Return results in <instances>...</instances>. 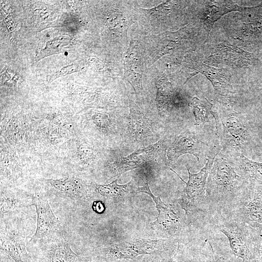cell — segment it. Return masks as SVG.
Wrapping results in <instances>:
<instances>
[{
  "mask_svg": "<svg viewBox=\"0 0 262 262\" xmlns=\"http://www.w3.org/2000/svg\"><path fill=\"white\" fill-rule=\"evenodd\" d=\"M219 215L217 228L227 237L234 258L241 259V262L257 261L261 231L243 222Z\"/></svg>",
  "mask_w": 262,
  "mask_h": 262,
  "instance_id": "obj_4",
  "label": "cell"
},
{
  "mask_svg": "<svg viewBox=\"0 0 262 262\" xmlns=\"http://www.w3.org/2000/svg\"><path fill=\"white\" fill-rule=\"evenodd\" d=\"M37 244L39 248L35 262H85L72 250L63 232Z\"/></svg>",
  "mask_w": 262,
  "mask_h": 262,
  "instance_id": "obj_9",
  "label": "cell"
},
{
  "mask_svg": "<svg viewBox=\"0 0 262 262\" xmlns=\"http://www.w3.org/2000/svg\"><path fill=\"white\" fill-rule=\"evenodd\" d=\"M242 7L229 1H217L210 5L206 15L205 23L210 29L213 23L224 14L232 11H241Z\"/></svg>",
  "mask_w": 262,
  "mask_h": 262,
  "instance_id": "obj_19",
  "label": "cell"
},
{
  "mask_svg": "<svg viewBox=\"0 0 262 262\" xmlns=\"http://www.w3.org/2000/svg\"><path fill=\"white\" fill-rule=\"evenodd\" d=\"M247 182L231 158L221 150L216 155L207 178L206 198L208 210L222 214Z\"/></svg>",
  "mask_w": 262,
  "mask_h": 262,
  "instance_id": "obj_1",
  "label": "cell"
},
{
  "mask_svg": "<svg viewBox=\"0 0 262 262\" xmlns=\"http://www.w3.org/2000/svg\"><path fill=\"white\" fill-rule=\"evenodd\" d=\"M253 262H258L257 261H254Z\"/></svg>",
  "mask_w": 262,
  "mask_h": 262,
  "instance_id": "obj_32",
  "label": "cell"
},
{
  "mask_svg": "<svg viewBox=\"0 0 262 262\" xmlns=\"http://www.w3.org/2000/svg\"><path fill=\"white\" fill-rule=\"evenodd\" d=\"M183 29L175 32L164 33L161 35L160 41L158 42L154 62L163 55L169 53L171 51L179 49L181 45Z\"/></svg>",
  "mask_w": 262,
  "mask_h": 262,
  "instance_id": "obj_18",
  "label": "cell"
},
{
  "mask_svg": "<svg viewBox=\"0 0 262 262\" xmlns=\"http://www.w3.org/2000/svg\"><path fill=\"white\" fill-rule=\"evenodd\" d=\"M174 262H227L225 259L217 254L209 241L193 256L185 260Z\"/></svg>",
  "mask_w": 262,
  "mask_h": 262,
  "instance_id": "obj_23",
  "label": "cell"
},
{
  "mask_svg": "<svg viewBox=\"0 0 262 262\" xmlns=\"http://www.w3.org/2000/svg\"><path fill=\"white\" fill-rule=\"evenodd\" d=\"M93 211L98 213H102L105 210V206L101 201H94L92 206Z\"/></svg>",
  "mask_w": 262,
  "mask_h": 262,
  "instance_id": "obj_30",
  "label": "cell"
},
{
  "mask_svg": "<svg viewBox=\"0 0 262 262\" xmlns=\"http://www.w3.org/2000/svg\"><path fill=\"white\" fill-rule=\"evenodd\" d=\"M136 192L147 194L155 202L158 214L155 221L150 224L162 238L173 240L179 243V240L190 232L193 225L178 202L175 204H165L159 196L153 194L147 182L142 187H137Z\"/></svg>",
  "mask_w": 262,
  "mask_h": 262,
  "instance_id": "obj_3",
  "label": "cell"
},
{
  "mask_svg": "<svg viewBox=\"0 0 262 262\" xmlns=\"http://www.w3.org/2000/svg\"><path fill=\"white\" fill-rule=\"evenodd\" d=\"M223 151L230 156L243 154L251 137L240 115L228 111L213 112Z\"/></svg>",
  "mask_w": 262,
  "mask_h": 262,
  "instance_id": "obj_6",
  "label": "cell"
},
{
  "mask_svg": "<svg viewBox=\"0 0 262 262\" xmlns=\"http://www.w3.org/2000/svg\"><path fill=\"white\" fill-rule=\"evenodd\" d=\"M262 231V186L247 183L229 206L220 214Z\"/></svg>",
  "mask_w": 262,
  "mask_h": 262,
  "instance_id": "obj_7",
  "label": "cell"
},
{
  "mask_svg": "<svg viewBox=\"0 0 262 262\" xmlns=\"http://www.w3.org/2000/svg\"><path fill=\"white\" fill-rule=\"evenodd\" d=\"M96 192L101 196L114 200H120L136 193L137 187L132 180L125 184H118L117 179L105 184L94 183Z\"/></svg>",
  "mask_w": 262,
  "mask_h": 262,
  "instance_id": "obj_15",
  "label": "cell"
},
{
  "mask_svg": "<svg viewBox=\"0 0 262 262\" xmlns=\"http://www.w3.org/2000/svg\"><path fill=\"white\" fill-rule=\"evenodd\" d=\"M148 13L155 14V15H161L163 13H166L169 10L166 6V3H162L156 7L150 9H146Z\"/></svg>",
  "mask_w": 262,
  "mask_h": 262,
  "instance_id": "obj_29",
  "label": "cell"
},
{
  "mask_svg": "<svg viewBox=\"0 0 262 262\" xmlns=\"http://www.w3.org/2000/svg\"><path fill=\"white\" fill-rule=\"evenodd\" d=\"M124 79H125L132 86L136 95L143 90L142 75L135 71L131 66L124 65Z\"/></svg>",
  "mask_w": 262,
  "mask_h": 262,
  "instance_id": "obj_25",
  "label": "cell"
},
{
  "mask_svg": "<svg viewBox=\"0 0 262 262\" xmlns=\"http://www.w3.org/2000/svg\"><path fill=\"white\" fill-rule=\"evenodd\" d=\"M189 67L204 75L212 82L215 92L222 96H230L233 88L228 73L223 69L207 66L202 62H188Z\"/></svg>",
  "mask_w": 262,
  "mask_h": 262,
  "instance_id": "obj_12",
  "label": "cell"
},
{
  "mask_svg": "<svg viewBox=\"0 0 262 262\" xmlns=\"http://www.w3.org/2000/svg\"><path fill=\"white\" fill-rule=\"evenodd\" d=\"M32 205V202L25 200L19 196L10 192H0V210L1 214L17 211Z\"/></svg>",
  "mask_w": 262,
  "mask_h": 262,
  "instance_id": "obj_20",
  "label": "cell"
},
{
  "mask_svg": "<svg viewBox=\"0 0 262 262\" xmlns=\"http://www.w3.org/2000/svg\"><path fill=\"white\" fill-rule=\"evenodd\" d=\"M92 118L96 127L103 131H106L113 126L112 121L106 115L98 113L94 114Z\"/></svg>",
  "mask_w": 262,
  "mask_h": 262,
  "instance_id": "obj_27",
  "label": "cell"
},
{
  "mask_svg": "<svg viewBox=\"0 0 262 262\" xmlns=\"http://www.w3.org/2000/svg\"><path fill=\"white\" fill-rule=\"evenodd\" d=\"M156 102L159 112L163 113L168 109L173 98V87L166 79H162L157 82Z\"/></svg>",
  "mask_w": 262,
  "mask_h": 262,
  "instance_id": "obj_22",
  "label": "cell"
},
{
  "mask_svg": "<svg viewBox=\"0 0 262 262\" xmlns=\"http://www.w3.org/2000/svg\"><path fill=\"white\" fill-rule=\"evenodd\" d=\"M49 118V119L60 126L70 131L72 130V126L68 120L60 115L52 114Z\"/></svg>",
  "mask_w": 262,
  "mask_h": 262,
  "instance_id": "obj_28",
  "label": "cell"
},
{
  "mask_svg": "<svg viewBox=\"0 0 262 262\" xmlns=\"http://www.w3.org/2000/svg\"><path fill=\"white\" fill-rule=\"evenodd\" d=\"M0 249L15 262H34L27 250L25 238L18 233L1 231Z\"/></svg>",
  "mask_w": 262,
  "mask_h": 262,
  "instance_id": "obj_14",
  "label": "cell"
},
{
  "mask_svg": "<svg viewBox=\"0 0 262 262\" xmlns=\"http://www.w3.org/2000/svg\"><path fill=\"white\" fill-rule=\"evenodd\" d=\"M129 116L128 133L135 141H144L155 136L151 123L131 99Z\"/></svg>",
  "mask_w": 262,
  "mask_h": 262,
  "instance_id": "obj_13",
  "label": "cell"
},
{
  "mask_svg": "<svg viewBox=\"0 0 262 262\" xmlns=\"http://www.w3.org/2000/svg\"><path fill=\"white\" fill-rule=\"evenodd\" d=\"M229 156L248 183L262 186V163L251 160L244 154Z\"/></svg>",
  "mask_w": 262,
  "mask_h": 262,
  "instance_id": "obj_17",
  "label": "cell"
},
{
  "mask_svg": "<svg viewBox=\"0 0 262 262\" xmlns=\"http://www.w3.org/2000/svg\"><path fill=\"white\" fill-rule=\"evenodd\" d=\"M189 106L193 110L196 125L209 122L210 115L213 116V104L206 98L200 99L194 97L189 102Z\"/></svg>",
  "mask_w": 262,
  "mask_h": 262,
  "instance_id": "obj_21",
  "label": "cell"
},
{
  "mask_svg": "<svg viewBox=\"0 0 262 262\" xmlns=\"http://www.w3.org/2000/svg\"><path fill=\"white\" fill-rule=\"evenodd\" d=\"M219 63L229 65H247L251 61L248 53L228 44L221 45L213 55Z\"/></svg>",
  "mask_w": 262,
  "mask_h": 262,
  "instance_id": "obj_16",
  "label": "cell"
},
{
  "mask_svg": "<svg viewBox=\"0 0 262 262\" xmlns=\"http://www.w3.org/2000/svg\"><path fill=\"white\" fill-rule=\"evenodd\" d=\"M179 247L178 242L171 239L137 238L98 248L95 255L104 261L115 262L147 255L174 257Z\"/></svg>",
  "mask_w": 262,
  "mask_h": 262,
  "instance_id": "obj_2",
  "label": "cell"
},
{
  "mask_svg": "<svg viewBox=\"0 0 262 262\" xmlns=\"http://www.w3.org/2000/svg\"><path fill=\"white\" fill-rule=\"evenodd\" d=\"M217 154L208 156L204 166L199 172L192 174L187 167L189 179L184 181L171 168L186 184L184 192L178 202L185 211L190 222L195 225L201 223L206 216L208 208L206 203V189L207 178Z\"/></svg>",
  "mask_w": 262,
  "mask_h": 262,
  "instance_id": "obj_5",
  "label": "cell"
},
{
  "mask_svg": "<svg viewBox=\"0 0 262 262\" xmlns=\"http://www.w3.org/2000/svg\"><path fill=\"white\" fill-rule=\"evenodd\" d=\"M257 261L258 262H262V237L260 240L259 249V256Z\"/></svg>",
  "mask_w": 262,
  "mask_h": 262,
  "instance_id": "obj_31",
  "label": "cell"
},
{
  "mask_svg": "<svg viewBox=\"0 0 262 262\" xmlns=\"http://www.w3.org/2000/svg\"><path fill=\"white\" fill-rule=\"evenodd\" d=\"M206 145L194 131H183L169 145L166 152L168 164H175L180 157L185 154L194 156L199 161Z\"/></svg>",
  "mask_w": 262,
  "mask_h": 262,
  "instance_id": "obj_10",
  "label": "cell"
},
{
  "mask_svg": "<svg viewBox=\"0 0 262 262\" xmlns=\"http://www.w3.org/2000/svg\"><path fill=\"white\" fill-rule=\"evenodd\" d=\"M45 180L54 193L60 197L79 202L85 201L89 196L88 187L78 178L67 177Z\"/></svg>",
  "mask_w": 262,
  "mask_h": 262,
  "instance_id": "obj_11",
  "label": "cell"
},
{
  "mask_svg": "<svg viewBox=\"0 0 262 262\" xmlns=\"http://www.w3.org/2000/svg\"><path fill=\"white\" fill-rule=\"evenodd\" d=\"M77 156L80 164L83 166H87L96 160L97 154L92 146L88 144L83 143L78 148Z\"/></svg>",
  "mask_w": 262,
  "mask_h": 262,
  "instance_id": "obj_24",
  "label": "cell"
},
{
  "mask_svg": "<svg viewBox=\"0 0 262 262\" xmlns=\"http://www.w3.org/2000/svg\"><path fill=\"white\" fill-rule=\"evenodd\" d=\"M173 258L166 255H147L127 261L128 262H174Z\"/></svg>",
  "mask_w": 262,
  "mask_h": 262,
  "instance_id": "obj_26",
  "label": "cell"
},
{
  "mask_svg": "<svg viewBox=\"0 0 262 262\" xmlns=\"http://www.w3.org/2000/svg\"><path fill=\"white\" fill-rule=\"evenodd\" d=\"M37 214L36 229L30 242L38 244L64 232L61 222L54 214L47 198L42 195L32 198Z\"/></svg>",
  "mask_w": 262,
  "mask_h": 262,
  "instance_id": "obj_8",
  "label": "cell"
}]
</instances>
